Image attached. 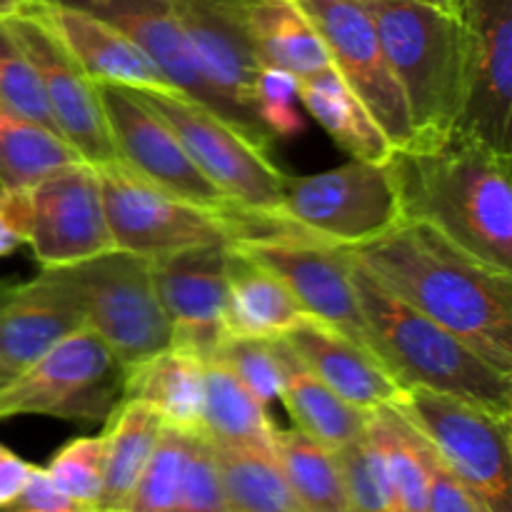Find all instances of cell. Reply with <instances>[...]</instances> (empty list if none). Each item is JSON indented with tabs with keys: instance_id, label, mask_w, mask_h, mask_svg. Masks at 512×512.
<instances>
[{
	"instance_id": "cell-31",
	"label": "cell",
	"mask_w": 512,
	"mask_h": 512,
	"mask_svg": "<svg viewBox=\"0 0 512 512\" xmlns=\"http://www.w3.org/2000/svg\"><path fill=\"white\" fill-rule=\"evenodd\" d=\"M80 160L55 130L15 113L0 100V190H30L53 170Z\"/></svg>"
},
{
	"instance_id": "cell-46",
	"label": "cell",
	"mask_w": 512,
	"mask_h": 512,
	"mask_svg": "<svg viewBox=\"0 0 512 512\" xmlns=\"http://www.w3.org/2000/svg\"><path fill=\"white\" fill-rule=\"evenodd\" d=\"M363 3H375V0H363ZM420 3H433V5H443V8H450V10H463L465 0H420Z\"/></svg>"
},
{
	"instance_id": "cell-34",
	"label": "cell",
	"mask_w": 512,
	"mask_h": 512,
	"mask_svg": "<svg viewBox=\"0 0 512 512\" xmlns=\"http://www.w3.org/2000/svg\"><path fill=\"white\" fill-rule=\"evenodd\" d=\"M190 433L193 430L163 425L158 445L120 512H175L183 490Z\"/></svg>"
},
{
	"instance_id": "cell-9",
	"label": "cell",
	"mask_w": 512,
	"mask_h": 512,
	"mask_svg": "<svg viewBox=\"0 0 512 512\" xmlns=\"http://www.w3.org/2000/svg\"><path fill=\"white\" fill-rule=\"evenodd\" d=\"M130 93L168 123L200 173L238 208L270 218L278 215L285 173L270 160V153L250 143L228 120L178 90L130 88Z\"/></svg>"
},
{
	"instance_id": "cell-44",
	"label": "cell",
	"mask_w": 512,
	"mask_h": 512,
	"mask_svg": "<svg viewBox=\"0 0 512 512\" xmlns=\"http://www.w3.org/2000/svg\"><path fill=\"white\" fill-rule=\"evenodd\" d=\"M30 473H33V465L25 463L20 455L0 443V505L10 503L20 493Z\"/></svg>"
},
{
	"instance_id": "cell-38",
	"label": "cell",
	"mask_w": 512,
	"mask_h": 512,
	"mask_svg": "<svg viewBox=\"0 0 512 512\" xmlns=\"http://www.w3.org/2000/svg\"><path fill=\"white\" fill-rule=\"evenodd\" d=\"M218 363H223L263 405L280 400L283 368H280L278 338L228 335L225 345L220 348Z\"/></svg>"
},
{
	"instance_id": "cell-29",
	"label": "cell",
	"mask_w": 512,
	"mask_h": 512,
	"mask_svg": "<svg viewBox=\"0 0 512 512\" xmlns=\"http://www.w3.org/2000/svg\"><path fill=\"white\" fill-rule=\"evenodd\" d=\"M278 425L270 420L268 405L260 403L223 363L205 365L200 433L225 448L273 450Z\"/></svg>"
},
{
	"instance_id": "cell-23",
	"label": "cell",
	"mask_w": 512,
	"mask_h": 512,
	"mask_svg": "<svg viewBox=\"0 0 512 512\" xmlns=\"http://www.w3.org/2000/svg\"><path fill=\"white\" fill-rule=\"evenodd\" d=\"M303 308L283 280L230 243L225 328L238 338H280L303 318Z\"/></svg>"
},
{
	"instance_id": "cell-19",
	"label": "cell",
	"mask_w": 512,
	"mask_h": 512,
	"mask_svg": "<svg viewBox=\"0 0 512 512\" xmlns=\"http://www.w3.org/2000/svg\"><path fill=\"white\" fill-rule=\"evenodd\" d=\"M85 328L80 300L53 268L0 290V373L5 383Z\"/></svg>"
},
{
	"instance_id": "cell-30",
	"label": "cell",
	"mask_w": 512,
	"mask_h": 512,
	"mask_svg": "<svg viewBox=\"0 0 512 512\" xmlns=\"http://www.w3.org/2000/svg\"><path fill=\"white\" fill-rule=\"evenodd\" d=\"M365 433L378 445L400 512H428L433 448L395 405L368 413Z\"/></svg>"
},
{
	"instance_id": "cell-39",
	"label": "cell",
	"mask_w": 512,
	"mask_h": 512,
	"mask_svg": "<svg viewBox=\"0 0 512 512\" xmlns=\"http://www.w3.org/2000/svg\"><path fill=\"white\" fill-rule=\"evenodd\" d=\"M255 110L273 138H295L303 133L300 115V80L288 70L263 65L255 80Z\"/></svg>"
},
{
	"instance_id": "cell-33",
	"label": "cell",
	"mask_w": 512,
	"mask_h": 512,
	"mask_svg": "<svg viewBox=\"0 0 512 512\" xmlns=\"http://www.w3.org/2000/svg\"><path fill=\"white\" fill-rule=\"evenodd\" d=\"M273 453L305 512H348L343 473L333 450L295 428H275Z\"/></svg>"
},
{
	"instance_id": "cell-32",
	"label": "cell",
	"mask_w": 512,
	"mask_h": 512,
	"mask_svg": "<svg viewBox=\"0 0 512 512\" xmlns=\"http://www.w3.org/2000/svg\"><path fill=\"white\" fill-rule=\"evenodd\" d=\"M213 450L223 480L225 512H305L273 450L225 445H213Z\"/></svg>"
},
{
	"instance_id": "cell-2",
	"label": "cell",
	"mask_w": 512,
	"mask_h": 512,
	"mask_svg": "<svg viewBox=\"0 0 512 512\" xmlns=\"http://www.w3.org/2000/svg\"><path fill=\"white\" fill-rule=\"evenodd\" d=\"M403 220L423 223L495 273L512 275V155L453 130L393 150Z\"/></svg>"
},
{
	"instance_id": "cell-3",
	"label": "cell",
	"mask_w": 512,
	"mask_h": 512,
	"mask_svg": "<svg viewBox=\"0 0 512 512\" xmlns=\"http://www.w3.org/2000/svg\"><path fill=\"white\" fill-rule=\"evenodd\" d=\"M353 260V258H350ZM353 285L368 348L403 390H430L512 418V375L465 340L405 305L353 263Z\"/></svg>"
},
{
	"instance_id": "cell-35",
	"label": "cell",
	"mask_w": 512,
	"mask_h": 512,
	"mask_svg": "<svg viewBox=\"0 0 512 512\" xmlns=\"http://www.w3.org/2000/svg\"><path fill=\"white\" fill-rule=\"evenodd\" d=\"M335 458L343 473L348 512H400L383 455L368 433L335 450Z\"/></svg>"
},
{
	"instance_id": "cell-22",
	"label": "cell",
	"mask_w": 512,
	"mask_h": 512,
	"mask_svg": "<svg viewBox=\"0 0 512 512\" xmlns=\"http://www.w3.org/2000/svg\"><path fill=\"white\" fill-rule=\"evenodd\" d=\"M38 13L93 83L133 90L170 88L153 60L113 25L83 10L50 3V0L40 5Z\"/></svg>"
},
{
	"instance_id": "cell-21",
	"label": "cell",
	"mask_w": 512,
	"mask_h": 512,
	"mask_svg": "<svg viewBox=\"0 0 512 512\" xmlns=\"http://www.w3.org/2000/svg\"><path fill=\"white\" fill-rule=\"evenodd\" d=\"M280 340L320 383L365 413L403 398L405 390L368 348L310 315L290 325Z\"/></svg>"
},
{
	"instance_id": "cell-1",
	"label": "cell",
	"mask_w": 512,
	"mask_h": 512,
	"mask_svg": "<svg viewBox=\"0 0 512 512\" xmlns=\"http://www.w3.org/2000/svg\"><path fill=\"white\" fill-rule=\"evenodd\" d=\"M348 253L388 293L512 375V275L485 268L413 220Z\"/></svg>"
},
{
	"instance_id": "cell-47",
	"label": "cell",
	"mask_w": 512,
	"mask_h": 512,
	"mask_svg": "<svg viewBox=\"0 0 512 512\" xmlns=\"http://www.w3.org/2000/svg\"><path fill=\"white\" fill-rule=\"evenodd\" d=\"M5 285H8V283H5V280H0V290H3ZM3 385H5V378H3V373H0V388H3Z\"/></svg>"
},
{
	"instance_id": "cell-18",
	"label": "cell",
	"mask_w": 512,
	"mask_h": 512,
	"mask_svg": "<svg viewBox=\"0 0 512 512\" xmlns=\"http://www.w3.org/2000/svg\"><path fill=\"white\" fill-rule=\"evenodd\" d=\"M468 93L460 133L512 155V0H465Z\"/></svg>"
},
{
	"instance_id": "cell-24",
	"label": "cell",
	"mask_w": 512,
	"mask_h": 512,
	"mask_svg": "<svg viewBox=\"0 0 512 512\" xmlns=\"http://www.w3.org/2000/svg\"><path fill=\"white\" fill-rule=\"evenodd\" d=\"M205 365L178 348H165L125 370L123 398L150 405L165 425L200 433Z\"/></svg>"
},
{
	"instance_id": "cell-37",
	"label": "cell",
	"mask_w": 512,
	"mask_h": 512,
	"mask_svg": "<svg viewBox=\"0 0 512 512\" xmlns=\"http://www.w3.org/2000/svg\"><path fill=\"white\" fill-rule=\"evenodd\" d=\"M103 458V433L88 435V438H75L65 443L50 458L45 473L68 498H73L78 505L95 512L100 490H103Z\"/></svg>"
},
{
	"instance_id": "cell-40",
	"label": "cell",
	"mask_w": 512,
	"mask_h": 512,
	"mask_svg": "<svg viewBox=\"0 0 512 512\" xmlns=\"http://www.w3.org/2000/svg\"><path fill=\"white\" fill-rule=\"evenodd\" d=\"M175 512H225L218 458H215L213 445L203 433H190L183 490H180Z\"/></svg>"
},
{
	"instance_id": "cell-43",
	"label": "cell",
	"mask_w": 512,
	"mask_h": 512,
	"mask_svg": "<svg viewBox=\"0 0 512 512\" xmlns=\"http://www.w3.org/2000/svg\"><path fill=\"white\" fill-rule=\"evenodd\" d=\"M30 190H0V258L28 243Z\"/></svg>"
},
{
	"instance_id": "cell-16",
	"label": "cell",
	"mask_w": 512,
	"mask_h": 512,
	"mask_svg": "<svg viewBox=\"0 0 512 512\" xmlns=\"http://www.w3.org/2000/svg\"><path fill=\"white\" fill-rule=\"evenodd\" d=\"M228 245H203L150 260L155 293L170 320V348L215 363L228 340Z\"/></svg>"
},
{
	"instance_id": "cell-20",
	"label": "cell",
	"mask_w": 512,
	"mask_h": 512,
	"mask_svg": "<svg viewBox=\"0 0 512 512\" xmlns=\"http://www.w3.org/2000/svg\"><path fill=\"white\" fill-rule=\"evenodd\" d=\"M50 3L83 10L113 25L153 60L170 88L198 100L200 105L223 118L213 90L205 85L195 68V58L170 0H50Z\"/></svg>"
},
{
	"instance_id": "cell-4",
	"label": "cell",
	"mask_w": 512,
	"mask_h": 512,
	"mask_svg": "<svg viewBox=\"0 0 512 512\" xmlns=\"http://www.w3.org/2000/svg\"><path fill=\"white\" fill-rule=\"evenodd\" d=\"M365 5L403 93L413 143H430L453 133L468 93L463 10L420 0H375Z\"/></svg>"
},
{
	"instance_id": "cell-8",
	"label": "cell",
	"mask_w": 512,
	"mask_h": 512,
	"mask_svg": "<svg viewBox=\"0 0 512 512\" xmlns=\"http://www.w3.org/2000/svg\"><path fill=\"white\" fill-rule=\"evenodd\" d=\"M123 383V363L93 330L80 328L0 388V420L48 415L103 423L123 400Z\"/></svg>"
},
{
	"instance_id": "cell-27",
	"label": "cell",
	"mask_w": 512,
	"mask_h": 512,
	"mask_svg": "<svg viewBox=\"0 0 512 512\" xmlns=\"http://www.w3.org/2000/svg\"><path fill=\"white\" fill-rule=\"evenodd\" d=\"M248 28L260 63L298 80L330 68L318 30L295 0H250Z\"/></svg>"
},
{
	"instance_id": "cell-41",
	"label": "cell",
	"mask_w": 512,
	"mask_h": 512,
	"mask_svg": "<svg viewBox=\"0 0 512 512\" xmlns=\"http://www.w3.org/2000/svg\"><path fill=\"white\" fill-rule=\"evenodd\" d=\"M0 512H90L83 505L63 493L53 480L48 478L45 468L33 465V473L25 480L20 493L10 503L0 505Z\"/></svg>"
},
{
	"instance_id": "cell-13",
	"label": "cell",
	"mask_w": 512,
	"mask_h": 512,
	"mask_svg": "<svg viewBox=\"0 0 512 512\" xmlns=\"http://www.w3.org/2000/svg\"><path fill=\"white\" fill-rule=\"evenodd\" d=\"M233 245L283 280L305 315L368 348L348 248L298 233L235 240Z\"/></svg>"
},
{
	"instance_id": "cell-11",
	"label": "cell",
	"mask_w": 512,
	"mask_h": 512,
	"mask_svg": "<svg viewBox=\"0 0 512 512\" xmlns=\"http://www.w3.org/2000/svg\"><path fill=\"white\" fill-rule=\"evenodd\" d=\"M200 78L213 90L223 120L270 153L273 135L255 110L260 63L248 28L250 0H170Z\"/></svg>"
},
{
	"instance_id": "cell-25",
	"label": "cell",
	"mask_w": 512,
	"mask_h": 512,
	"mask_svg": "<svg viewBox=\"0 0 512 512\" xmlns=\"http://www.w3.org/2000/svg\"><path fill=\"white\" fill-rule=\"evenodd\" d=\"M280 368H283V393L280 403L293 418L295 430L308 435L328 450H340L365 433L368 413L345 403L328 385L320 383L278 338Z\"/></svg>"
},
{
	"instance_id": "cell-5",
	"label": "cell",
	"mask_w": 512,
	"mask_h": 512,
	"mask_svg": "<svg viewBox=\"0 0 512 512\" xmlns=\"http://www.w3.org/2000/svg\"><path fill=\"white\" fill-rule=\"evenodd\" d=\"M95 170L115 250L155 260L203 245H228L248 235L250 210H205L155 188L118 158L95 165Z\"/></svg>"
},
{
	"instance_id": "cell-12",
	"label": "cell",
	"mask_w": 512,
	"mask_h": 512,
	"mask_svg": "<svg viewBox=\"0 0 512 512\" xmlns=\"http://www.w3.org/2000/svg\"><path fill=\"white\" fill-rule=\"evenodd\" d=\"M318 30L330 68L363 103L393 150L413 143V125L378 28L363 0H295Z\"/></svg>"
},
{
	"instance_id": "cell-7",
	"label": "cell",
	"mask_w": 512,
	"mask_h": 512,
	"mask_svg": "<svg viewBox=\"0 0 512 512\" xmlns=\"http://www.w3.org/2000/svg\"><path fill=\"white\" fill-rule=\"evenodd\" d=\"M53 270L80 300L85 328L108 345L125 370L170 345V320L155 293L148 258L108 250Z\"/></svg>"
},
{
	"instance_id": "cell-28",
	"label": "cell",
	"mask_w": 512,
	"mask_h": 512,
	"mask_svg": "<svg viewBox=\"0 0 512 512\" xmlns=\"http://www.w3.org/2000/svg\"><path fill=\"white\" fill-rule=\"evenodd\" d=\"M300 105L350 158L388 163L393 145L333 68L300 80Z\"/></svg>"
},
{
	"instance_id": "cell-10",
	"label": "cell",
	"mask_w": 512,
	"mask_h": 512,
	"mask_svg": "<svg viewBox=\"0 0 512 512\" xmlns=\"http://www.w3.org/2000/svg\"><path fill=\"white\" fill-rule=\"evenodd\" d=\"M395 408L420 430L440 463L463 480L490 512H512V418L420 388L405 390Z\"/></svg>"
},
{
	"instance_id": "cell-26",
	"label": "cell",
	"mask_w": 512,
	"mask_h": 512,
	"mask_svg": "<svg viewBox=\"0 0 512 512\" xmlns=\"http://www.w3.org/2000/svg\"><path fill=\"white\" fill-rule=\"evenodd\" d=\"M105 423L103 490L95 512H120L148 465L165 423L150 405L130 398L120 400Z\"/></svg>"
},
{
	"instance_id": "cell-17",
	"label": "cell",
	"mask_w": 512,
	"mask_h": 512,
	"mask_svg": "<svg viewBox=\"0 0 512 512\" xmlns=\"http://www.w3.org/2000/svg\"><path fill=\"white\" fill-rule=\"evenodd\" d=\"M5 23L38 70L40 88L58 133L85 163L103 165L113 160L115 150L105 123L98 83H93L75 63L38 10Z\"/></svg>"
},
{
	"instance_id": "cell-14",
	"label": "cell",
	"mask_w": 512,
	"mask_h": 512,
	"mask_svg": "<svg viewBox=\"0 0 512 512\" xmlns=\"http://www.w3.org/2000/svg\"><path fill=\"white\" fill-rule=\"evenodd\" d=\"M98 93L115 158L125 168H130L155 188L205 210H215V213L238 210V205L218 185H213L200 173L168 123L158 118L148 105L140 103L130 93V88L98 85Z\"/></svg>"
},
{
	"instance_id": "cell-42",
	"label": "cell",
	"mask_w": 512,
	"mask_h": 512,
	"mask_svg": "<svg viewBox=\"0 0 512 512\" xmlns=\"http://www.w3.org/2000/svg\"><path fill=\"white\" fill-rule=\"evenodd\" d=\"M428 512H490L488 505L463 483L433 453Z\"/></svg>"
},
{
	"instance_id": "cell-6",
	"label": "cell",
	"mask_w": 512,
	"mask_h": 512,
	"mask_svg": "<svg viewBox=\"0 0 512 512\" xmlns=\"http://www.w3.org/2000/svg\"><path fill=\"white\" fill-rule=\"evenodd\" d=\"M275 218L300 235L343 248L368 243L403 223L390 165L358 158L318 175L285 173Z\"/></svg>"
},
{
	"instance_id": "cell-15",
	"label": "cell",
	"mask_w": 512,
	"mask_h": 512,
	"mask_svg": "<svg viewBox=\"0 0 512 512\" xmlns=\"http://www.w3.org/2000/svg\"><path fill=\"white\" fill-rule=\"evenodd\" d=\"M28 245L43 270L115 250L95 165L73 160L30 188Z\"/></svg>"
},
{
	"instance_id": "cell-36",
	"label": "cell",
	"mask_w": 512,
	"mask_h": 512,
	"mask_svg": "<svg viewBox=\"0 0 512 512\" xmlns=\"http://www.w3.org/2000/svg\"><path fill=\"white\" fill-rule=\"evenodd\" d=\"M0 100L15 113L58 133L40 88L38 70L20 48L18 38L5 20H0Z\"/></svg>"
},
{
	"instance_id": "cell-45",
	"label": "cell",
	"mask_w": 512,
	"mask_h": 512,
	"mask_svg": "<svg viewBox=\"0 0 512 512\" xmlns=\"http://www.w3.org/2000/svg\"><path fill=\"white\" fill-rule=\"evenodd\" d=\"M45 3L48 0H0V20L23 18V15L35 13Z\"/></svg>"
}]
</instances>
